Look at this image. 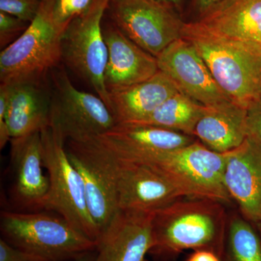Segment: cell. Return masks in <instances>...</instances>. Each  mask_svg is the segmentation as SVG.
I'll list each match as a JSON object with an SVG mask.
<instances>
[{"label": "cell", "mask_w": 261, "mask_h": 261, "mask_svg": "<svg viewBox=\"0 0 261 261\" xmlns=\"http://www.w3.org/2000/svg\"><path fill=\"white\" fill-rule=\"evenodd\" d=\"M184 198L153 213L149 255L155 261H173L192 249L210 250L221 258L228 219L224 202Z\"/></svg>", "instance_id": "1"}, {"label": "cell", "mask_w": 261, "mask_h": 261, "mask_svg": "<svg viewBox=\"0 0 261 261\" xmlns=\"http://www.w3.org/2000/svg\"><path fill=\"white\" fill-rule=\"evenodd\" d=\"M181 38L191 43L216 83L245 109L261 97V48L211 30L200 22L185 23Z\"/></svg>", "instance_id": "2"}, {"label": "cell", "mask_w": 261, "mask_h": 261, "mask_svg": "<svg viewBox=\"0 0 261 261\" xmlns=\"http://www.w3.org/2000/svg\"><path fill=\"white\" fill-rule=\"evenodd\" d=\"M0 230L7 243L44 261H73L97 247L61 216L38 211H2Z\"/></svg>", "instance_id": "3"}, {"label": "cell", "mask_w": 261, "mask_h": 261, "mask_svg": "<svg viewBox=\"0 0 261 261\" xmlns=\"http://www.w3.org/2000/svg\"><path fill=\"white\" fill-rule=\"evenodd\" d=\"M54 2L42 0L37 16L23 35L1 51V84L44 82L61 62L62 34L55 23Z\"/></svg>", "instance_id": "4"}, {"label": "cell", "mask_w": 261, "mask_h": 261, "mask_svg": "<svg viewBox=\"0 0 261 261\" xmlns=\"http://www.w3.org/2000/svg\"><path fill=\"white\" fill-rule=\"evenodd\" d=\"M231 152H215L196 140L182 148L135 161L157 170L185 197L212 199L228 204L232 200L225 186L224 175Z\"/></svg>", "instance_id": "5"}, {"label": "cell", "mask_w": 261, "mask_h": 261, "mask_svg": "<svg viewBox=\"0 0 261 261\" xmlns=\"http://www.w3.org/2000/svg\"><path fill=\"white\" fill-rule=\"evenodd\" d=\"M43 165L49 181L43 209L53 211L97 243L98 231L91 217L82 178L65 149V141L49 126L41 132Z\"/></svg>", "instance_id": "6"}, {"label": "cell", "mask_w": 261, "mask_h": 261, "mask_svg": "<svg viewBox=\"0 0 261 261\" xmlns=\"http://www.w3.org/2000/svg\"><path fill=\"white\" fill-rule=\"evenodd\" d=\"M110 0H94L90 8L73 20L62 34L61 61L111 106L106 82L108 51L102 20ZM111 111V110H110Z\"/></svg>", "instance_id": "7"}, {"label": "cell", "mask_w": 261, "mask_h": 261, "mask_svg": "<svg viewBox=\"0 0 261 261\" xmlns=\"http://www.w3.org/2000/svg\"><path fill=\"white\" fill-rule=\"evenodd\" d=\"M50 124L63 140L84 142L111 129L115 117L100 97L75 88L64 70L53 72Z\"/></svg>", "instance_id": "8"}, {"label": "cell", "mask_w": 261, "mask_h": 261, "mask_svg": "<svg viewBox=\"0 0 261 261\" xmlns=\"http://www.w3.org/2000/svg\"><path fill=\"white\" fill-rule=\"evenodd\" d=\"M65 149L82 178L89 212L100 236L119 211L116 156L97 137L84 142L68 141Z\"/></svg>", "instance_id": "9"}, {"label": "cell", "mask_w": 261, "mask_h": 261, "mask_svg": "<svg viewBox=\"0 0 261 261\" xmlns=\"http://www.w3.org/2000/svg\"><path fill=\"white\" fill-rule=\"evenodd\" d=\"M176 10L158 0H110L105 15L128 39L157 58L181 38L185 22Z\"/></svg>", "instance_id": "10"}, {"label": "cell", "mask_w": 261, "mask_h": 261, "mask_svg": "<svg viewBox=\"0 0 261 261\" xmlns=\"http://www.w3.org/2000/svg\"><path fill=\"white\" fill-rule=\"evenodd\" d=\"M115 156L118 210L153 213L185 197L147 163Z\"/></svg>", "instance_id": "11"}, {"label": "cell", "mask_w": 261, "mask_h": 261, "mask_svg": "<svg viewBox=\"0 0 261 261\" xmlns=\"http://www.w3.org/2000/svg\"><path fill=\"white\" fill-rule=\"evenodd\" d=\"M160 70L174 82L180 92L206 107L231 100L216 83L191 43L180 38L157 58Z\"/></svg>", "instance_id": "12"}, {"label": "cell", "mask_w": 261, "mask_h": 261, "mask_svg": "<svg viewBox=\"0 0 261 261\" xmlns=\"http://www.w3.org/2000/svg\"><path fill=\"white\" fill-rule=\"evenodd\" d=\"M10 162L13 174V193L15 204L34 212L43 209L49 181L43 173L41 132L12 139Z\"/></svg>", "instance_id": "13"}, {"label": "cell", "mask_w": 261, "mask_h": 261, "mask_svg": "<svg viewBox=\"0 0 261 261\" xmlns=\"http://www.w3.org/2000/svg\"><path fill=\"white\" fill-rule=\"evenodd\" d=\"M153 213L118 211L98 238L96 261H147Z\"/></svg>", "instance_id": "14"}, {"label": "cell", "mask_w": 261, "mask_h": 261, "mask_svg": "<svg viewBox=\"0 0 261 261\" xmlns=\"http://www.w3.org/2000/svg\"><path fill=\"white\" fill-rule=\"evenodd\" d=\"M108 58L105 82L108 92L140 83L159 70L157 58L144 50L111 20H102Z\"/></svg>", "instance_id": "15"}, {"label": "cell", "mask_w": 261, "mask_h": 261, "mask_svg": "<svg viewBox=\"0 0 261 261\" xmlns=\"http://www.w3.org/2000/svg\"><path fill=\"white\" fill-rule=\"evenodd\" d=\"M225 186L240 214L257 224L261 218V147L246 138L231 150L225 167Z\"/></svg>", "instance_id": "16"}, {"label": "cell", "mask_w": 261, "mask_h": 261, "mask_svg": "<svg viewBox=\"0 0 261 261\" xmlns=\"http://www.w3.org/2000/svg\"><path fill=\"white\" fill-rule=\"evenodd\" d=\"M97 138L113 154L130 160L171 152L197 140L192 136L174 130L128 123H117Z\"/></svg>", "instance_id": "17"}, {"label": "cell", "mask_w": 261, "mask_h": 261, "mask_svg": "<svg viewBox=\"0 0 261 261\" xmlns=\"http://www.w3.org/2000/svg\"><path fill=\"white\" fill-rule=\"evenodd\" d=\"M10 86L5 120L12 139L42 132L50 124L51 91L44 82Z\"/></svg>", "instance_id": "18"}, {"label": "cell", "mask_w": 261, "mask_h": 261, "mask_svg": "<svg viewBox=\"0 0 261 261\" xmlns=\"http://www.w3.org/2000/svg\"><path fill=\"white\" fill-rule=\"evenodd\" d=\"M179 89L161 70L147 80L109 92L117 123H135L155 111Z\"/></svg>", "instance_id": "19"}, {"label": "cell", "mask_w": 261, "mask_h": 261, "mask_svg": "<svg viewBox=\"0 0 261 261\" xmlns=\"http://www.w3.org/2000/svg\"><path fill=\"white\" fill-rule=\"evenodd\" d=\"M246 116L247 109L231 100L205 106L193 137L215 152H229L246 140Z\"/></svg>", "instance_id": "20"}, {"label": "cell", "mask_w": 261, "mask_h": 261, "mask_svg": "<svg viewBox=\"0 0 261 261\" xmlns=\"http://www.w3.org/2000/svg\"><path fill=\"white\" fill-rule=\"evenodd\" d=\"M197 21L214 32L261 48V0H224Z\"/></svg>", "instance_id": "21"}, {"label": "cell", "mask_w": 261, "mask_h": 261, "mask_svg": "<svg viewBox=\"0 0 261 261\" xmlns=\"http://www.w3.org/2000/svg\"><path fill=\"white\" fill-rule=\"evenodd\" d=\"M205 110V106L179 91L144 119L128 124L159 127L193 137L196 125Z\"/></svg>", "instance_id": "22"}, {"label": "cell", "mask_w": 261, "mask_h": 261, "mask_svg": "<svg viewBox=\"0 0 261 261\" xmlns=\"http://www.w3.org/2000/svg\"><path fill=\"white\" fill-rule=\"evenodd\" d=\"M221 261H261V239L241 214H228Z\"/></svg>", "instance_id": "23"}, {"label": "cell", "mask_w": 261, "mask_h": 261, "mask_svg": "<svg viewBox=\"0 0 261 261\" xmlns=\"http://www.w3.org/2000/svg\"><path fill=\"white\" fill-rule=\"evenodd\" d=\"M94 0H55V23L61 34L75 18L85 13Z\"/></svg>", "instance_id": "24"}, {"label": "cell", "mask_w": 261, "mask_h": 261, "mask_svg": "<svg viewBox=\"0 0 261 261\" xmlns=\"http://www.w3.org/2000/svg\"><path fill=\"white\" fill-rule=\"evenodd\" d=\"M31 23L0 11V47L2 50L21 37Z\"/></svg>", "instance_id": "25"}, {"label": "cell", "mask_w": 261, "mask_h": 261, "mask_svg": "<svg viewBox=\"0 0 261 261\" xmlns=\"http://www.w3.org/2000/svg\"><path fill=\"white\" fill-rule=\"evenodd\" d=\"M42 3V0H0V11L31 23Z\"/></svg>", "instance_id": "26"}, {"label": "cell", "mask_w": 261, "mask_h": 261, "mask_svg": "<svg viewBox=\"0 0 261 261\" xmlns=\"http://www.w3.org/2000/svg\"><path fill=\"white\" fill-rule=\"evenodd\" d=\"M247 137L261 147V97L247 108Z\"/></svg>", "instance_id": "27"}, {"label": "cell", "mask_w": 261, "mask_h": 261, "mask_svg": "<svg viewBox=\"0 0 261 261\" xmlns=\"http://www.w3.org/2000/svg\"><path fill=\"white\" fill-rule=\"evenodd\" d=\"M0 261H44L40 257L20 250L0 239Z\"/></svg>", "instance_id": "28"}, {"label": "cell", "mask_w": 261, "mask_h": 261, "mask_svg": "<svg viewBox=\"0 0 261 261\" xmlns=\"http://www.w3.org/2000/svg\"><path fill=\"white\" fill-rule=\"evenodd\" d=\"M223 1L224 0H192V6L199 19Z\"/></svg>", "instance_id": "29"}, {"label": "cell", "mask_w": 261, "mask_h": 261, "mask_svg": "<svg viewBox=\"0 0 261 261\" xmlns=\"http://www.w3.org/2000/svg\"><path fill=\"white\" fill-rule=\"evenodd\" d=\"M186 261H221V258L215 252L210 250H195Z\"/></svg>", "instance_id": "30"}, {"label": "cell", "mask_w": 261, "mask_h": 261, "mask_svg": "<svg viewBox=\"0 0 261 261\" xmlns=\"http://www.w3.org/2000/svg\"><path fill=\"white\" fill-rule=\"evenodd\" d=\"M96 255H97V252H96V250H94L87 252V253L73 261H96Z\"/></svg>", "instance_id": "31"}, {"label": "cell", "mask_w": 261, "mask_h": 261, "mask_svg": "<svg viewBox=\"0 0 261 261\" xmlns=\"http://www.w3.org/2000/svg\"><path fill=\"white\" fill-rule=\"evenodd\" d=\"M158 1L165 3V4L171 5V6L177 9V8L181 6L183 0H158Z\"/></svg>", "instance_id": "32"}, {"label": "cell", "mask_w": 261, "mask_h": 261, "mask_svg": "<svg viewBox=\"0 0 261 261\" xmlns=\"http://www.w3.org/2000/svg\"><path fill=\"white\" fill-rule=\"evenodd\" d=\"M257 224L258 225L259 229H260V239H261V218H260V221H258V223H257Z\"/></svg>", "instance_id": "33"}]
</instances>
